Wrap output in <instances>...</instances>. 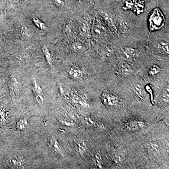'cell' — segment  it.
Instances as JSON below:
<instances>
[{
    "instance_id": "cell-18",
    "label": "cell",
    "mask_w": 169,
    "mask_h": 169,
    "mask_svg": "<svg viewBox=\"0 0 169 169\" xmlns=\"http://www.w3.org/2000/svg\"><path fill=\"white\" fill-rule=\"evenodd\" d=\"M10 88L12 91L15 92V93H17L19 90L20 83L16 78L12 77Z\"/></svg>"
},
{
    "instance_id": "cell-24",
    "label": "cell",
    "mask_w": 169,
    "mask_h": 169,
    "mask_svg": "<svg viewBox=\"0 0 169 169\" xmlns=\"http://www.w3.org/2000/svg\"><path fill=\"white\" fill-rule=\"evenodd\" d=\"M26 122H27L26 120H20L17 124V127L18 129H20V130L25 129Z\"/></svg>"
},
{
    "instance_id": "cell-6",
    "label": "cell",
    "mask_w": 169,
    "mask_h": 169,
    "mask_svg": "<svg viewBox=\"0 0 169 169\" xmlns=\"http://www.w3.org/2000/svg\"><path fill=\"white\" fill-rule=\"evenodd\" d=\"M157 47L163 54H169V43L167 41L159 40L157 42Z\"/></svg>"
},
{
    "instance_id": "cell-8",
    "label": "cell",
    "mask_w": 169,
    "mask_h": 169,
    "mask_svg": "<svg viewBox=\"0 0 169 169\" xmlns=\"http://www.w3.org/2000/svg\"><path fill=\"white\" fill-rule=\"evenodd\" d=\"M80 32L82 35L84 37L89 38L91 37V30L88 23L86 22H84L81 25L80 27Z\"/></svg>"
},
{
    "instance_id": "cell-13",
    "label": "cell",
    "mask_w": 169,
    "mask_h": 169,
    "mask_svg": "<svg viewBox=\"0 0 169 169\" xmlns=\"http://www.w3.org/2000/svg\"><path fill=\"white\" fill-rule=\"evenodd\" d=\"M120 31L122 33H126L129 29V23L128 20L125 19H120L119 20Z\"/></svg>"
},
{
    "instance_id": "cell-27",
    "label": "cell",
    "mask_w": 169,
    "mask_h": 169,
    "mask_svg": "<svg viewBox=\"0 0 169 169\" xmlns=\"http://www.w3.org/2000/svg\"><path fill=\"white\" fill-rule=\"evenodd\" d=\"M36 98V100L39 103H40V104H42V103H43V97L42 96V95L41 94H37Z\"/></svg>"
},
{
    "instance_id": "cell-7",
    "label": "cell",
    "mask_w": 169,
    "mask_h": 169,
    "mask_svg": "<svg viewBox=\"0 0 169 169\" xmlns=\"http://www.w3.org/2000/svg\"><path fill=\"white\" fill-rule=\"evenodd\" d=\"M70 76L74 79H80L83 76V71L77 67H72L68 71Z\"/></svg>"
},
{
    "instance_id": "cell-30",
    "label": "cell",
    "mask_w": 169,
    "mask_h": 169,
    "mask_svg": "<svg viewBox=\"0 0 169 169\" xmlns=\"http://www.w3.org/2000/svg\"><path fill=\"white\" fill-rule=\"evenodd\" d=\"M0 41H1V38H0Z\"/></svg>"
},
{
    "instance_id": "cell-15",
    "label": "cell",
    "mask_w": 169,
    "mask_h": 169,
    "mask_svg": "<svg viewBox=\"0 0 169 169\" xmlns=\"http://www.w3.org/2000/svg\"><path fill=\"white\" fill-rule=\"evenodd\" d=\"M49 146L52 150H54L56 152L59 153V154H62V151H61V149L59 147V143L54 138H52L50 140V142H49Z\"/></svg>"
},
{
    "instance_id": "cell-22",
    "label": "cell",
    "mask_w": 169,
    "mask_h": 169,
    "mask_svg": "<svg viewBox=\"0 0 169 169\" xmlns=\"http://www.w3.org/2000/svg\"><path fill=\"white\" fill-rule=\"evenodd\" d=\"M95 161L96 164H97L99 168H102V161L101 156L100 154L97 153L95 155Z\"/></svg>"
},
{
    "instance_id": "cell-26",
    "label": "cell",
    "mask_w": 169,
    "mask_h": 169,
    "mask_svg": "<svg viewBox=\"0 0 169 169\" xmlns=\"http://www.w3.org/2000/svg\"><path fill=\"white\" fill-rule=\"evenodd\" d=\"M65 0H53V2L58 7L64 6L65 4Z\"/></svg>"
},
{
    "instance_id": "cell-5",
    "label": "cell",
    "mask_w": 169,
    "mask_h": 169,
    "mask_svg": "<svg viewBox=\"0 0 169 169\" xmlns=\"http://www.w3.org/2000/svg\"><path fill=\"white\" fill-rule=\"evenodd\" d=\"M123 54L126 58L128 60L133 59L137 56L138 51L135 49L130 47H126L122 50Z\"/></svg>"
},
{
    "instance_id": "cell-14",
    "label": "cell",
    "mask_w": 169,
    "mask_h": 169,
    "mask_svg": "<svg viewBox=\"0 0 169 169\" xmlns=\"http://www.w3.org/2000/svg\"><path fill=\"white\" fill-rule=\"evenodd\" d=\"M133 92L136 96L140 100H144L146 96L145 92L142 87L139 86H135L133 88Z\"/></svg>"
},
{
    "instance_id": "cell-21",
    "label": "cell",
    "mask_w": 169,
    "mask_h": 169,
    "mask_svg": "<svg viewBox=\"0 0 169 169\" xmlns=\"http://www.w3.org/2000/svg\"><path fill=\"white\" fill-rule=\"evenodd\" d=\"M160 67L159 66L156 65H153L149 71V74L151 76L156 75L160 72Z\"/></svg>"
},
{
    "instance_id": "cell-9",
    "label": "cell",
    "mask_w": 169,
    "mask_h": 169,
    "mask_svg": "<svg viewBox=\"0 0 169 169\" xmlns=\"http://www.w3.org/2000/svg\"><path fill=\"white\" fill-rule=\"evenodd\" d=\"M32 21L34 26L40 30L45 31L47 29V25L43 22H42V21L39 18L36 17H32Z\"/></svg>"
},
{
    "instance_id": "cell-20",
    "label": "cell",
    "mask_w": 169,
    "mask_h": 169,
    "mask_svg": "<svg viewBox=\"0 0 169 169\" xmlns=\"http://www.w3.org/2000/svg\"><path fill=\"white\" fill-rule=\"evenodd\" d=\"M149 150L153 153H156L158 152L159 150V146L157 143L155 141H151L148 144Z\"/></svg>"
},
{
    "instance_id": "cell-25",
    "label": "cell",
    "mask_w": 169,
    "mask_h": 169,
    "mask_svg": "<svg viewBox=\"0 0 169 169\" xmlns=\"http://www.w3.org/2000/svg\"><path fill=\"white\" fill-rule=\"evenodd\" d=\"M162 101L164 104H169V94H168V91L165 92V93L162 96Z\"/></svg>"
},
{
    "instance_id": "cell-17",
    "label": "cell",
    "mask_w": 169,
    "mask_h": 169,
    "mask_svg": "<svg viewBox=\"0 0 169 169\" xmlns=\"http://www.w3.org/2000/svg\"><path fill=\"white\" fill-rule=\"evenodd\" d=\"M71 47L73 51L77 53L81 52L84 50V46L80 42H74Z\"/></svg>"
},
{
    "instance_id": "cell-28",
    "label": "cell",
    "mask_w": 169,
    "mask_h": 169,
    "mask_svg": "<svg viewBox=\"0 0 169 169\" xmlns=\"http://www.w3.org/2000/svg\"><path fill=\"white\" fill-rule=\"evenodd\" d=\"M85 1H86V0H79L80 2H84Z\"/></svg>"
},
{
    "instance_id": "cell-3",
    "label": "cell",
    "mask_w": 169,
    "mask_h": 169,
    "mask_svg": "<svg viewBox=\"0 0 169 169\" xmlns=\"http://www.w3.org/2000/svg\"><path fill=\"white\" fill-rule=\"evenodd\" d=\"M144 122L139 120H131L128 121L126 124L127 129L131 131H136L143 128L145 126Z\"/></svg>"
},
{
    "instance_id": "cell-1",
    "label": "cell",
    "mask_w": 169,
    "mask_h": 169,
    "mask_svg": "<svg viewBox=\"0 0 169 169\" xmlns=\"http://www.w3.org/2000/svg\"><path fill=\"white\" fill-rule=\"evenodd\" d=\"M164 18L161 12L157 9L154 10L150 19V23L153 29H158L163 25Z\"/></svg>"
},
{
    "instance_id": "cell-10",
    "label": "cell",
    "mask_w": 169,
    "mask_h": 169,
    "mask_svg": "<svg viewBox=\"0 0 169 169\" xmlns=\"http://www.w3.org/2000/svg\"><path fill=\"white\" fill-rule=\"evenodd\" d=\"M41 49L47 64H49L50 66H52L53 61L51 54L49 49H47V47L46 46H43Z\"/></svg>"
},
{
    "instance_id": "cell-11",
    "label": "cell",
    "mask_w": 169,
    "mask_h": 169,
    "mask_svg": "<svg viewBox=\"0 0 169 169\" xmlns=\"http://www.w3.org/2000/svg\"><path fill=\"white\" fill-rule=\"evenodd\" d=\"M11 164L15 168H23L25 166V162L24 160L21 158L19 157H15L10 160Z\"/></svg>"
},
{
    "instance_id": "cell-16",
    "label": "cell",
    "mask_w": 169,
    "mask_h": 169,
    "mask_svg": "<svg viewBox=\"0 0 169 169\" xmlns=\"http://www.w3.org/2000/svg\"><path fill=\"white\" fill-rule=\"evenodd\" d=\"M76 147L77 150L81 154H84L87 150V146L83 140H78L76 143Z\"/></svg>"
},
{
    "instance_id": "cell-23",
    "label": "cell",
    "mask_w": 169,
    "mask_h": 169,
    "mask_svg": "<svg viewBox=\"0 0 169 169\" xmlns=\"http://www.w3.org/2000/svg\"><path fill=\"white\" fill-rule=\"evenodd\" d=\"M33 88L34 92L38 94H40L42 93V90L40 86L39 85L36 81H34L33 83Z\"/></svg>"
},
{
    "instance_id": "cell-12",
    "label": "cell",
    "mask_w": 169,
    "mask_h": 169,
    "mask_svg": "<svg viewBox=\"0 0 169 169\" xmlns=\"http://www.w3.org/2000/svg\"><path fill=\"white\" fill-rule=\"evenodd\" d=\"M120 70L124 75H129L132 73V69L127 63H121L119 64Z\"/></svg>"
},
{
    "instance_id": "cell-19",
    "label": "cell",
    "mask_w": 169,
    "mask_h": 169,
    "mask_svg": "<svg viewBox=\"0 0 169 169\" xmlns=\"http://www.w3.org/2000/svg\"><path fill=\"white\" fill-rule=\"evenodd\" d=\"M100 14L104 19L106 23L108 25V26L111 27H113L114 25L112 20V19L109 17V16L108 15V14L104 12H100Z\"/></svg>"
},
{
    "instance_id": "cell-2",
    "label": "cell",
    "mask_w": 169,
    "mask_h": 169,
    "mask_svg": "<svg viewBox=\"0 0 169 169\" xmlns=\"http://www.w3.org/2000/svg\"><path fill=\"white\" fill-rule=\"evenodd\" d=\"M103 103L109 106H116L119 103L118 97L114 95L108 93H104L102 96Z\"/></svg>"
},
{
    "instance_id": "cell-4",
    "label": "cell",
    "mask_w": 169,
    "mask_h": 169,
    "mask_svg": "<svg viewBox=\"0 0 169 169\" xmlns=\"http://www.w3.org/2000/svg\"><path fill=\"white\" fill-rule=\"evenodd\" d=\"M105 33V30L101 24L97 21L94 23L92 29V33L95 37H101Z\"/></svg>"
},
{
    "instance_id": "cell-29",
    "label": "cell",
    "mask_w": 169,
    "mask_h": 169,
    "mask_svg": "<svg viewBox=\"0 0 169 169\" xmlns=\"http://www.w3.org/2000/svg\"><path fill=\"white\" fill-rule=\"evenodd\" d=\"M2 16V12L0 10V18Z\"/></svg>"
}]
</instances>
